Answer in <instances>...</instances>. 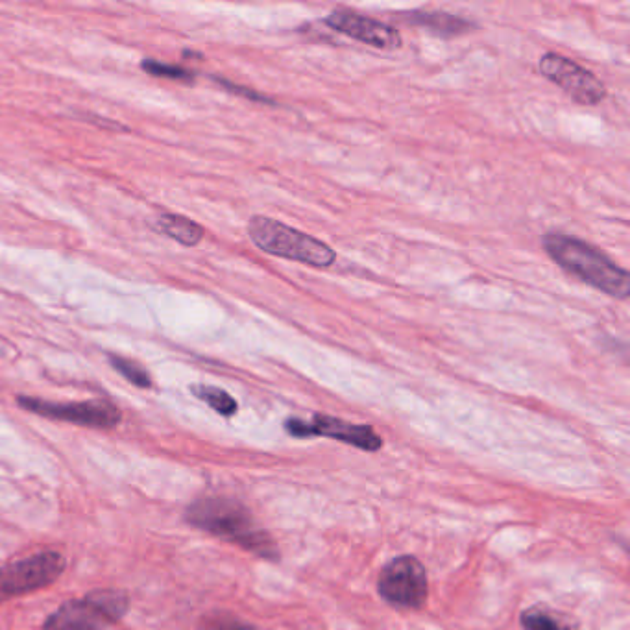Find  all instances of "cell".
I'll list each match as a JSON object with an SVG mask.
<instances>
[{"label":"cell","instance_id":"8","mask_svg":"<svg viewBox=\"0 0 630 630\" xmlns=\"http://www.w3.org/2000/svg\"><path fill=\"white\" fill-rule=\"evenodd\" d=\"M538 67L549 82L562 87L577 104L595 106L601 100H605V84L599 78H595L594 73L586 71L579 63L566 56L547 52L540 58Z\"/></svg>","mask_w":630,"mask_h":630},{"label":"cell","instance_id":"9","mask_svg":"<svg viewBox=\"0 0 630 630\" xmlns=\"http://www.w3.org/2000/svg\"><path fill=\"white\" fill-rule=\"evenodd\" d=\"M287 433L292 437H328L340 440L344 444H352L355 448L366 449V451H377L381 448V438L377 437L368 425L348 424L339 418H331L326 414H316L313 422H303L298 418H289L285 422Z\"/></svg>","mask_w":630,"mask_h":630},{"label":"cell","instance_id":"18","mask_svg":"<svg viewBox=\"0 0 630 630\" xmlns=\"http://www.w3.org/2000/svg\"><path fill=\"white\" fill-rule=\"evenodd\" d=\"M215 82H219L222 87H226L228 91L235 93V95H241V97L250 98V100H259V102H268V104H272V100H268V98L263 97V95H257V93L250 91V89H246V87H239V85L231 84L228 80L215 78Z\"/></svg>","mask_w":630,"mask_h":630},{"label":"cell","instance_id":"14","mask_svg":"<svg viewBox=\"0 0 630 630\" xmlns=\"http://www.w3.org/2000/svg\"><path fill=\"white\" fill-rule=\"evenodd\" d=\"M191 392L198 400L207 403L213 411L219 412L222 416H233L237 412V401L231 398L230 394L226 390L217 387H209V385H194L191 387Z\"/></svg>","mask_w":630,"mask_h":630},{"label":"cell","instance_id":"6","mask_svg":"<svg viewBox=\"0 0 630 630\" xmlns=\"http://www.w3.org/2000/svg\"><path fill=\"white\" fill-rule=\"evenodd\" d=\"M17 405L43 418L95 429H113L121 424L122 420V412L117 409V405L108 400L56 403L30 396H17Z\"/></svg>","mask_w":630,"mask_h":630},{"label":"cell","instance_id":"10","mask_svg":"<svg viewBox=\"0 0 630 630\" xmlns=\"http://www.w3.org/2000/svg\"><path fill=\"white\" fill-rule=\"evenodd\" d=\"M324 25L335 32L357 39L376 49L394 50L401 47L400 32L377 19L350 10H335L324 19Z\"/></svg>","mask_w":630,"mask_h":630},{"label":"cell","instance_id":"4","mask_svg":"<svg viewBox=\"0 0 630 630\" xmlns=\"http://www.w3.org/2000/svg\"><path fill=\"white\" fill-rule=\"evenodd\" d=\"M130 610V597L122 590H97L61 605L41 630H106Z\"/></svg>","mask_w":630,"mask_h":630},{"label":"cell","instance_id":"13","mask_svg":"<svg viewBox=\"0 0 630 630\" xmlns=\"http://www.w3.org/2000/svg\"><path fill=\"white\" fill-rule=\"evenodd\" d=\"M521 625L525 630H571V625L566 619L544 605L527 608L521 614Z\"/></svg>","mask_w":630,"mask_h":630},{"label":"cell","instance_id":"5","mask_svg":"<svg viewBox=\"0 0 630 630\" xmlns=\"http://www.w3.org/2000/svg\"><path fill=\"white\" fill-rule=\"evenodd\" d=\"M65 566V557L56 551H45L0 564V601L47 588L60 579Z\"/></svg>","mask_w":630,"mask_h":630},{"label":"cell","instance_id":"15","mask_svg":"<svg viewBox=\"0 0 630 630\" xmlns=\"http://www.w3.org/2000/svg\"><path fill=\"white\" fill-rule=\"evenodd\" d=\"M110 363L126 381H130L135 387H152V377L141 364L130 361L126 357H121V355H110Z\"/></svg>","mask_w":630,"mask_h":630},{"label":"cell","instance_id":"3","mask_svg":"<svg viewBox=\"0 0 630 630\" xmlns=\"http://www.w3.org/2000/svg\"><path fill=\"white\" fill-rule=\"evenodd\" d=\"M248 235L259 250L283 259L305 263L309 267L328 268L337 259V255L328 244L307 233L289 228L278 220L261 215L252 217L248 222Z\"/></svg>","mask_w":630,"mask_h":630},{"label":"cell","instance_id":"16","mask_svg":"<svg viewBox=\"0 0 630 630\" xmlns=\"http://www.w3.org/2000/svg\"><path fill=\"white\" fill-rule=\"evenodd\" d=\"M141 67L145 73L150 76H156V78H167V80H182V82H193L196 78V74L183 69L180 65H170V63H163V61L152 60V58H145L141 61Z\"/></svg>","mask_w":630,"mask_h":630},{"label":"cell","instance_id":"12","mask_svg":"<svg viewBox=\"0 0 630 630\" xmlns=\"http://www.w3.org/2000/svg\"><path fill=\"white\" fill-rule=\"evenodd\" d=\"M158 228L172 241L183 244V246H196L204 239V228L198 222L187 219L183 215H176V213L161 215L158 220Z\"/></svg>","mask_w":630,"mask_h":630},{"label":"cell","instance_id":"11","mask_svg":"<svg viewBox=\"0 0 630 630\" xmlns=\"http://www.w3.org/2000/svg\"><path fill=\"white\" fill-rule=\"evenodd\" d=\"M405 21L411 23V25L424 26V28L435 32L440 37L461 36V34H466L472 28V25L466 19L444 12L407 13Z\"/></svg>","mask_w":630,"mask_h":630},{"label":"cell","instance_id":"1","mask_svg":"<svg viewBox=\"0 0 630 630\" xmlns=\"http://www.w3.org/2000/svg\"><path fill=\"white\" fill-rule=\"evenodd\" d=\"M542 244L547 255L557 265L586 285L619 300L629 296V272L618 267L608 255L599 252L594 246L562 233H549L542 239Z\"/></svg>","mask_w":630,"mask_h":630},{"label":"cell","instance_id":"2","mask_svg":"<svg viewBox=\"0 0 630 630\" xmlns=\"http://www.w3.org/2000/svg\"><path fill=\"white\" fill-rule=\"evenodd\" d=\"M185 520L196 529L235 542L261 557H274L278 551L268 534L257 529L250 512L230 497H202L185 510Z\"/></svg>","mask_w":630,"mask_h":630},{"label":"cell","instance_id":"7","mask_svg":"<svg viewBox=\"0 0 630 630\" xmlns=\"http://www.w3.org/2000/svg\"><path fill=\"white\" fill-rule=\"evenodd\" d=\"M377 590L390 605L420 608L427 599V575L414 557L394 558L381 571Z\"/></svg>","mask_w":630,"mask_h":630},{"label":"cell","instance_id":"17","mask_svg":"<svg viewBox=\"0 0 630 630\" xmlns=\"http://www.w3.org/2000/svg\"><path fill=\"white\" fill-rule=\"evenodd\" d=\"M200 630H257L254 625L246 623L243 619L235 618L233 614L215 612L207 614L200 623Z\"/></svg>","mask_w":630,"mask_h":630}]
</instances>
